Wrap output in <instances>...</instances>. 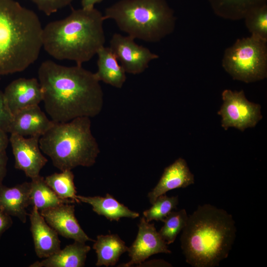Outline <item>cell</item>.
Masks as SVG:
<instances>
[{
  "instance_id": "6da1fadb",
  "label": "cell",
  "mask_w": 267,
  "mask_h": 267,
  "mask_svg": "<svg viewBox=\"0 0 267 267\" xmlns=\"http://www.w3.org/2000/svg\"><path fill=\"white\" fill-rule=\"evenodd\" d=\"M46 112L54 123L92 118L103 106V92L94 73L82 65L66 66L47 60L38 71Z\"/></svg>"
},
{
  "instance_id": "7a4b0ae2",
  "label": "cell",
  "mask_w": 267,
  "mask_h": 267,
  "mask_svg": "<svg viewBox=\"0 0 267 267\" xmlns=\"http://www.w3.org/2000/svg\"><path fill=\"white\" fill-rule=\"evenodd\" d=\"M232 216L210 204L188 216L180 236L186 262L193 267H215L227 258L236 237Z\"/></svg>"
},
{
  "instance_id": "3957f363",
  "label": "cell",
  "mask_w": 267,
  "mask_h": 267,
  "mask_svg": "<svg viewBox=\"0 0 267 267\" xmlns=\"http://www.w3.org/2000/svg\"><path fill=\"white\" fill-rule=\"evenodd\" d=\"M103 14L95 7L73 9L63 19L47 23L43 29V47L55 59L82 65L104 46Z\"/></svg>"
},
{
  "instance_id": "277c9868",
  "label": "cell",
  "mask_w": 267,
  "mask_h": 267,
  "mask_svg": "<svg viewBox=\"0 0 267 267\" xmlns=\"http://www.w3.org/2000/svg\"><path fill=\"white\" fill-rule=\"evenodd\" d=\"M43 29L35 12L15 0H0V75L22 72L38 59Z\"/></svg>"
},
{
  "instance_id": "5b68a950",
  "label": "cell",
  "mask_w": 267,
  "mask_h": 267,
  "mask_svg": "<svg viewBox=\"0 0 267 267\" xmlns=\"http://www.w3.org/2000/svg\"><path fill=\"white\" fill-rule=\"evenodd\" d=\"M41 151L61 171L93 166L100 153L88 117L65 123H54L39 139Z\"/></svg>"
},
{
  "instance_id": "8992f818",
  "label": "cell",
  "mask_w": 267,
  "mask_h": 267,
  "mask_svg": "<svg viewBox=\"0 0 267 267\" xmlns=\"http://www.w3.org/2000/svg\"><path fill=\"white\" fill-rule=\"evenodd\" d=\"M103 16L134 39L150 43L171 34L176 24L174 11L165 0H120L107 7Z\"/></svg>"
},
{
  "instance_id": "52a82bcc",
  "label": "cell",
  "mask_w": 267,
  "mask_h": 267,
  "mask_svg": "<svg viewBox=\"0 0 267 267\" xmlns=\"http://www.w3.org/2000/svg\"><path fill=\"white\" fill-rule=\"evenodd\" d=\"M222 65L235 80L251 83L265 79L267 40L253 35L238 39L225 50Z\"/></svg>"
},
{
  "instance_id": "ba28073f",
  "label": "cell",
  "mask_w": 267,
  "mask_h": 267,
  "mask_svg": "<svg viewBox=\"0 0 267 267\" xmlns=\"http://www.w3.org/2000/svg\"><path fill=\"white\" fill-rule=\"evenodd\" d=\"M223 104L218 114L225 130L234 127L241 131L255 127L262 119L261 106L248 101L243 90L225 89L222 93Z\"/></svg>"
},
{
  "instance_id": "9c48e42d",
  "label": "cell",
  "mask_w": 267,
  "mask_h": 267,
  "mask_svg": "<svg viewBox=\"0 0 267 267\" xmlns=\"http://www.w3.org/2000/svg\"><path fill=\"white\" fill-rule=\"evenodd\" d=\"M110 48L126 73L139 74L144 72L159 56L148 48L137 44L129 36L115 33L110 41Z\"/></svg>"
},
{
  "instance_id": "30bf717a",
  "label": "cell",
  "mask_w": 267,
  "mask_h": 267,
  "mask_svg": "<svg viewBox=\"0 0 267 267\" xmlns=\"http://www.w3.org/2000/svg\"><path fill=\"white\" fill-rule=\"evenodd\" d=\"M39 136L26 138L17 134H10L9 142L14 157V167L22 171L31 179L40 176L47 162L40 147Z\"/></svg>"
},
{
  "instance_id": "8fae6325",
  "label": "cell",
  "mask_w": 267,
  "mask_h": 267,
  "mask_svg": "<svg viewBox=\"0 0 267 267\" xmlns=\"http://www.w3.org/2000/svg\"><path fill=\"white\" fill-rule=\"evenodd\" d=\"M136 237L128 252L131 260L122 267H131L144 262L151 256L159 254H170L167 244L156 230L154 223H150L142 217L138 225Z\"/></svg>"
},
{
  "instance_id": "7c38bea8",
  "label": "cell",
  "mask_w": 267,
  "mask_h": 267,
  "mask_svg": "<svg viewBox=\"0 0 267 267\" xmlns=\"http://www.w3.org/2000/svg\"><path fill=\"white\" fill-rule=\"evenodd\" d=\"M73 203H64L40 212L46 222L64 238L86 243L94 241L84 232L75 215Z\"/></svg>"
},
{
  "instance_id": "4fadbf2b",
  "label": "cell",
  "mask_w": 267,
  "mask_h": 267,
  "mask_svg": "<svg viewBox=\"0 0 267 267\" xmlns=\"http://www.w3.org/2000/svg\"><path fill=\"white\" fill-rule=\"evenodd\" d=\"M4 96L13 115L26 108L43 101V92L39 80L35 78H20L5 88Z\"/></svg>"
},
{
  "instance_id": "5bb4252c",
  "label": "cell",
  "mask_w": 267,
  "mask_h": 267,
  "mask_svg": "<svg viewBox=\"0 0 267 267\" xmlns=\"http://www.w3.org/2000/svg\"><path fill=\"white\" fill-rule=\"evenodd\" d=\"M39 105L23 109L13 115L8 133L23 136L44 134L53 125Z\"/></svg>"
},
{
  "instance_id": "9a60e30c",
  "label": "cell",
  "mask_w": 267,
  "mask_h": 267,
  "mask_svg": "<svg viewBox=\"0 0 267 267\" xmlns=\"http://www.w3.org/2000/svg\"><path fill=\"white\" fill-rule=\"evenodd\" d=\"M29 216L37 256L40 258H46L60 250L61 242L58 233L46 222L36 207H33Z\"/></svg>"
},
{
  "instance_id": "2e32d148",
  "label": "cell",
  "mask_w": 267,
  "mask_h": 267,
  "mask_svg": "<svg viewBox=\"0 0 267 267\" xmlns=\"http://www.w3.org/2000/svg\"><path fill=\"white\" fill-rule=\"evenodd\" d=\"M194 183L193 174L190 172L186 161L179 158L165 168L158 182L148 193L150 203L153 204L160 195L179 188H185Z\"/></svg>"
},
{
  "instance_id": "e0dca14e",
  "label": "cell",
  "mask_w": 267,
  "mask_h": 267,
  "mask_svg": "<svg viewBox=\"0 0 267 267\" xmlns=\"http://www.w3.org/2000/svg\"><path fill=\"white\" fill-rule=\"evenodd\" d=\"M30 189V182L10 187L0 184V211L25 223L29 216L27 208L31 205Z\"/></svg>"
},
{
  "instance_id": "ac0fdd59",
  "label": "cell",
  "mask_w": 267,
  "mask_h": 267,
  "mask_svg": "<svg viewBox=\"0 0 267 267\" xmlns=\"http://www.w3.org/2000/svg\"><path fill=\"white\" fill-rule=\"evenodd\" d=\"M90 247L84 242L75 241L44 259L36 261L30 267H83Z\"/></svg>"
},
{
  "instance_id": "d6986e66",
  "label": "cell",
  "mask_w": 267,
  "mask_h": 267,
  "mask_svg": "<svg viewBox=\"0 0 267 267\" xmlns=\"http://www.w3.org/2000/svg\"><path fill=\"white\" fill-rule=\"evenodd\" d=\"M96 54L97 70L94 74L97 79L99 82L121 88L126 81V72L110 47L103 46Z\"/></svg>"
},
{
  "instance_id": "ffe728a7",
  "label": "cell",
  "mask_w": 267,
  "mask_h": 267,
  "mask_svg": "<svg viewBox=\"0 0 267 267\" xmlns=\"http://www.w3.org/2000/svg\"><path fill=\"white\" fill-rule=\"evenodd\" d=\"M77 198L80 202L89 204L95 213L111 221L118 222L121 218L135 219L139 216L138 213L131 210L109 193L104 197L77 195Z\"/></svg>"
},
{
  "instance_id": "44dd1931",
  "label": "cell",
  "mask_w": 267,
  "mask_h": 267,
  "mask_svg": "<svg viewBox=\"0 0 267 267\" xmlns=\"http://www.w3.org/2000/svg\"><path fill=\"white\" fill-rule=\"evenodd\" d=\"M94 242L92 248L97 255V267L115 266L120 256L128 250L129 247L116 234L99 235Z\"/></svg>"
},
{
  "instance_id": "7402d4cb",
  "label": "cell",
  "mask_w": 267,
  "mask_h": 267,
  "mask_svg": "<svg viewBox=\"0 0 267 267\" xmlns=\"http://www.w3.org/2000/svg\"><path fill=\"white\" fill-rule=\"evenodd\" d=\"M30 183V204L39 212L62 204L75 202L59 197L45 182L44 178L40 175L32 179Z\"/></svg>"
},
{
  "instance_id": "603a6c76",
  "label": "cell",
  "mask_w": 267,
  "mask_h": 267,
  "mask_svg": "<svg viewBox=\"0 0 267 267\" xmlns=\"http://www.w3.org/2000/svg\"><path fill=\"white\" fill-rule=\"evenodd\" d=\"M214 12L229 20L243 19L251 9L267 3V0H208Z\"/></svg>"
},
{
  "instance_id": "cb8c5ba5",
  "label": "cell",
  "mask_w": 267,
  "mask_h": 267,
  "mask_svg": "<svg viewBox=\"0 0 267 267\" xmlns=\"http://www.w3.org/2000/svg\"><path fill=\"white\" fill-rule=\"evenodd\" d=\"M74 179V175L71 170L55 173L44 178L45 182L59 197L79 203Z\"/></svg>"
},
{
  "instance_id": "d4e9b609",
  "label": "cell",
  "mask_w": 267,
  "mask_h": 267,
  "mask_svg": "<svg viewBox=\"0 0 267 267\" xmlns=\"http://www.w3.org/2000/svg\"><path fill=\"white\" fill-rule=\"evenodd\" d=\"M188 215L184 209L172 211L164 220V225L158 231L167 245L174 242L178 235L186 225Z\"/></svg>"
},
{
  "instance_id": "484cf974",
  "label": "cell",
  "mask_w": 267,
  "mask_h": 267,
  "mask_svg": "<svg viewBox=\"0 0 267 267\" xmlns=\"http://www.w3.org/2000/svg\"><path fill=\"white\" fill-rule=\"evenodd\" d=\"M243 19L251 35L267 40V3L251 9Z\"/></svg>"
},
{
  "instance_id": "4316f807",
  "label": "cell",
  "mask_w": 267,
  "mask_h": 267,
  "mask_svg": "<svg viewBox=\"0 0 267 267\" xmlns=\"http://www.w3.org/2000/svg\"><path fill=\"white\" fill-rule=\"evenodd\" d=\"M178 196L169 197L165 194L159 196L152 204V206L143 212L148 222L152 221L164 222L168 215L177 208Z\"/></svg>"
},
{
  "instance_id": "83f0119b",
  "label": "cell",
  "mask_w": 267,
  "mask_h": 267,
  "mask_svg": "<svg viewBox=\"0 0 267 267\" xmlns=\"http://www.w3.org/2000/svg\"><path fill=\"white\" fill-rule=\"evenodd\" d=\"M34 3L39 10L46 15H50L70 5L74 0H29Z\"/></svg>"
},
{
  "instance_id": "f1b7e54d",
  "label": "cell",
  "mask_w": 267,
  "mask_h": 267,
  "mask_svg": "<svg viewBox=\"0 0 267 267\" xmlns=\"http://www.w3.org/2000/svg\"><path fill=\"white\" fill-rule=\"evenodd\" d=\"M13 118V114L6 102L3 92L0 89V130L8 133Z\"/></svg>"
},
{
  "instance_id": "f546056e",
  "label": "cell",
  "mask_w": 267,
  "mask_h": 267,
  "mask_svg": "<svg viewBox=\"0 0 267 267\" xmlns=\"http://www.w3.org/2000/svg\"><path fill=\"white\" fill-rule=\"evenodd\" d=\"M12 223L11 216L0 211V239L2 234L11 226Z\"/></svg>"
},
{
  "instance_id": "4dcf8cb0",
  "label": "cell",
  "mask_w": 267,
  "mask_h": 267,
  "mask_svg": "<svg viewBox=\"0 0 267 267\" xmlns=\"http://www.w3.org/2000/svg\"><path fill=\"white\" fill-rule=\"evenodd\" d=\"M8 157L6 151L0 152V184H1L7 173Z\"/></svg>"
},
{
  "instance_id": "1f68e13d",
  "label": "cell",
  "mask_w": 267,
  "mask_h": 267,
  "mask_svg": "<svg viewBox=\"0 0 267 267\" xmlns=\"http://www.w3.org/2000/svg\"><path fill=\"white\" fill-rule=\"evenodd\" d=\"M9 142L7 133L0 130V152L6 151Z\"/></svg>"
},
{
  "instance_id": "d6a6232c",
  "label": "cell",
  "mask_w": 267,
  "mask_h": 267,
  "mask_svg": "<svg viewBox=\"0 0 267 267\" xmlns=\"http://www.w3.org/2000/svg\"><path fill=\"white\" fill-rule=\"evenodd\" d=\"M103 0H81V5L82 8H92L94 7V5L100 2Z\"/></svg>"
}]
</instances>
